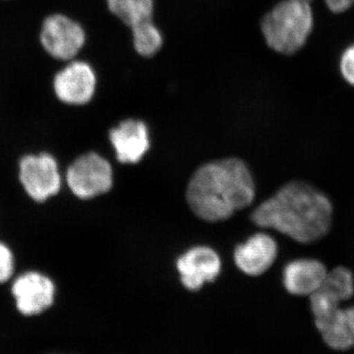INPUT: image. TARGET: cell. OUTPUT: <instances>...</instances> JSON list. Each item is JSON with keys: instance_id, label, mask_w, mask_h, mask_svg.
I'll use <instances>...</instances> for the list:
<instances>
[{"instance_id": "cell-16", "label": "cell", "mask_w": 354, "mask_h": 354, "mask_svg": "<svg viewBox=\"0 0 354 354\" xmlns=\"http://www.w3.org/2000/svg\"><path fill=\"white\" fill-rule=\"evenodd\" d=\"M132 30L135 50L144 57H153L162 48L164 39L162 32L152 19L143 21L130 28Z\"/></svg>"}, {"instance_id": "cell-15", "label": "cell", "mask_w": 354, "mask_h": 354, "mask_svg": "<svg viewBox=\"0 0 354 354\" xmlns=\"http://www.w3.org/2000/svg\"><path fill=\"white\" fill-rule=\"evenodd\" d=\"M109 11L128 27L152 19L153 0H106Z\"/></svg>"}, {"instance_id": "cell-8", "label": "cell", "mask_w": 354, "mask_h": 354, "mask_svg": "<svg viewBox=\"0 0 354 354\" xmlns=\"http://www.w3.org/2000/svg\"><path fill=\"white\" fill-rule=\"evenodd\" d=\"M53 92L62 104L85 106L92 101L97 88V75L88 62L73 59L55 74Z\"/></svg>"}, {"instance_id": "cell-18", "label": "cell", "mask_w": 354, "mask_h": 354, "mask_svg": "<svg viewBox=\"0 0 354 354\" xmlns=\"http://www.w3.org/2000/svg\"><path fill=\"white\" fill-rule=\"evenodd\" d=\"M341 72L344 80L354 86V44L342 53Z\"/></svg>"}, {"instance_id": "cell-5", "label": "cell", "mask_w": 354, "mask_h": 354, "mask_svg": "<svg viewBox=\"0 0 354 354\" xmlns=\"http://www.w3.org/2000/svg\"><path fill=\"white\" fill-rule=\"evenodd\" d=\"M39 41L46 53L60 62L75 59L85 46L87 35L80 23L64 14H51L44 20Z\"/></svg>"}, {"instance_id": "cell-20", "label": "cell", "mask_w": 354, "mask_h": 354, "mask_svg": "<svg viewBox=\"0 0 354 354\" xmlns=\"http://www.w3.org/2000/svg\"><path fill=\"white\" fill-rule=\"evenodd\" d=\"M308 1L311 2V1H312V0H308Z\"/></svg>"}, {"instance_id": "cell-19", "label": "cell", "mask_w": 354, "mask_h": 354, "mask_svg": "<svg viewBox=\"0 0 354 354\" xmlns=\"http://www.w3.org/2000/svg\"><path fill=\"white\" fill-rule=\"evenodd\" d=\"M328 8L334 13H342L348 10L354 4V0H325Z\"/></svg>"}, {"instance_id": "cell-10", "label": "cell", "mask_w": 354, "mask_h": 354, "mask_svg": "<svg viewBox=\"0 0 354 354\" xmlns=\"http://www.w3.org/2000/svg\"><path fill=\"white\" fill-rule=\"evenodd\" d=\"M278 255V244L270 235L256 234L235 248V264L244 274L257 277L274 264Z\"/></svg>"}, {"instance_id": "cell-2", "label": "cell", "mask_w": 354, "mask_h": 354, "mask_svg": "<svg viewBox=\"0 0 354 354\" xmlns=\"http://www.w3.org/2000/svg\"><path fill=\"white\" fill-rule=\"evenodd\" d=\"M255 198L252 174L243 160L227 158L201 165L191 176L186 200L205 221L227 220L250 206Z\"/></svg>"}, {"instance_id": "cell-12", "label": "cell", "mask_w": 354, "mask_h": 354, "mask_svg": "<svg viewBox=\"0 0 354 354\" xmlns=\"http://www.w3.org/2000/svg\"><path fill=\"white\" fill-rule=\"evenodd\" d=\"M328 270L321 261H291L283 270V285L293 295H311L322 285Z\"/></svg>"}, {"instance_id": "cell-14", "label": "cell", "mask_w": 354, "mask_h": 354, "mask_svg": "<svg viewBox=\"0 0 354 354\" xmlns=\"http://www.w3.org/2000/svg\"><path fill=\"white\" fill-rule=\"evenodd\" d=\"M321 297L335 304L351 299L354 295V277L351 270L346 267H335L328 272L322 285L315 291Z\"/></svg>"}, {"instance_id": "cell-17", "label": "cell", "mask_w": 354, "mask_h": 354, "mask_svg": "<svg viewBox=\"0 0 354 354\" xmlns=\"http://www.w3.org/2000/svg\"><path fill=\"white\" fill-rule=\"evenodd\" d=\"M15 272V257L10 247L0 241V285L12 279Z\"/></svg>"}, {"instance_id": "cell-1", "label": "cell", "mask_w": 354, "mask_h": 354, "mask_svg": "<svg viewBox=\"0 0 354 354\" xmlns=\"http://www.w3.org/2000/svg\"><path fill=\"white\" fill-rule=\"evenodd\" d=\"M251 221L299 243H313L329 234L333 205L311 184L290 181L254 209Z\"/></svg>"}, {"instance_id": "cell-3", "label": "cell", "mask_w": 354, "mask_h": 354, "mask_svg": "<svg viewBox=\"0 0 354 354\" xmlns=\"http://www.w3.org/2000/svg\"><path fill=\"white\" fill-rule=\"evenodd\" d=\"M313 25V11L308 0H281L261 20L268 46L288 55L304 48Z\"/></svg>"}, {"instance_id": "cell-9", "label": "cell", "mask_w": 354, "mask_h": 354, "mask_svg": "<svg viewBox=\"0 0 354 354\" xmlns=\"http://www.w3.org/2000/svg\"><path fill=\"white\" fill-rule=\"evenodd\" d=\"M181 283L188 290H199L220 274L221 262L215 250L207 246L191 248L177 260Z\"/></svg>"}, {"instance_id": "cell-11", "label": "cell", "mask_w": 354, "mask_h": 354, "mask_svg": "<svg viewBox=\"0 0 354 354\" xmlns=\"http://www.w3.org/2000/svg\"><path fill=\"white\" fill-rule=\"evenodd\" d=\"M109 140L121 164H136L150 148L148 127L141 120H123L111 130Z\"/></svg>"}, {"instance_id": "cell-6", "label": "cell", "mask_w": 354, "mask_h": 354, "mask_svg": "<svg viewBox=\"0 0 354 354\" xmlns=\"http://www.w3.org/2000/svg\"><path fill=\"white\" fill-rule=\"evenodd\" d=\"M18 176L28 196L37 203L48 201L62 190L59 167L50 153H30L21 158Z\"/></svg>"}, {"instance_id": "cell-7", "label": "cell", "mask_w": 354, "mask_h": 354, "mask_svg": "<svg viewBox=\"0 0 354 354\" xmlns=\"http://www.w3.org/2000/svg\"><path fill=\"white\" fill-rule=\"evenodd\" d=\"M10 295L18 313L36 317L46 313L55 304L57 288L55 281L43 272L29 271L14 279Z\"/></svg>"}, {"instance_id": "cell-4", "label": "cell", "mask_w": 354, "mask_h": 354, "mask_svg": "<svg viewBox=\"0 0 354 354\" xmlns=\"http://www.w3.org/2000/svg\"><path fill=\"white\" fill-rule=\"evenodd\" d=\"M65 180L74 196L82 200L93 199L113 188V167L99 153H86L69 165Z\"/></svg>"}, {"instance_id": "cell-13", "label": "cell", "mask_w": 354, "mask_h": 354, "mask_svg": "<svg viewBox=\"0 0 354 354\" xmlns=\"http://www.w3.org/2000/svg\"><path fill=\"white\" fill-rule=\"evenodd\" d=\"M324 341L335 351L354 346V306L339 308L322 327L319 328Z\"/></svg>"}]
</instances>
